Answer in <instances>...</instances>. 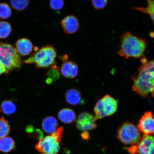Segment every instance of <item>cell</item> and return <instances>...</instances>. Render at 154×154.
Listing matches in <instances>:
<instances>
[{"instance_id": "1", "label": "cell", "mask_w": 154, "mask_h": 154, "mask_svg": "<svg viewBox=\"0 0 154 154\" xmlns=\"http://www.w3.org/2000/svg\"><path fill=\"white\" fill-rule=\"evenodd\" d=\"M140 60L142 64L138 67L137 72L132 77L134 82L132 89L143 97H147L150 93L153 97L154 60L148 61L144 57Z\"/></svg>"}, {"instance_id": "2", "label": "cell", "mask_w": 154, "mask_h": 154, "mask_svg": "<svg viewBox=\"0 0 154 154\" xmlns=\"http://www.w3.org/2000/svg\"><path fill=\"white\" fill-rule=\"evenodd\" d=\"M120 48L117 53L120 57L128 59L144 57L147 43L144 38L135 35L130 32H125L120 38Z\"/></svg>"}, {"instance_id": "3", "label": "cell", "mask_w": 154, "mask_h": 154, "mask_svg": "<svg viewBox=\"0 0 154 154\" xmlns=\"http://www.w3.org/2000/svg\"><path fill=\"white\" fill-rule=\"evenodd\" d=\"M57 55L55 48L51 45H48L42 47L24 62L28 64L34 63L38 69L51 68L57 65Z\"/></svg>"}, {"instance_id": "4", "label": "cell", "mask_w": 154, "mask_h": 154, "mask_svg": "<svg viewBox=\"0 0 154 154\" xmlns=\"http://www.w3.org/2000/svg\"><path fill=\"white\" fill-rule=\"evenodd\" d=\"M0 63L9 72L20 69L23 64L21 56L14 46L3 42H0Z\"/></svg>"}, {"instance_id": "5", "label": "cell", "mask_w": 154, "mask_h": 154, "mask_svg": "<svg viewBox=\"0 0 154 154\" xmlns=\"http://www.w3.org/2000/svg\"><path fill=\"white\" fill-rule=\"evenodd\" d=\"M117 137L125 145L131 146L139 143L142 138L138 128L128 122L124 123L118 129Z\"/></svg>"}, {"instance_id": "6", "label": "cell", "mask_w": 154, "mask_h": 154, "mask_svg": "<svg viewBox=\"0 0 154 154\" xmlns=\"http://www.w3.org/2000/svg\"><path fill=\"white\" fill-rule=\"evenodd\" d=\"M35 149L40 154H58L60 150L59 142L51 135L39 140Z\"/></svg>"}, {"instance_id": "7", "label": "cell", "mask_w": 154, "mask_h": 154, "mask_svg": "<svg viewBox=\"0 0 154 154\" xmlns=\"http://www.w3.org/2000/svg\"><path fill=\"white\" fill-rule=\"evenodd\" d=\"M95 117L89 113L82 112L79 116L76 126L79 130L82 131H88L97 128Z\"/></svg>"}, {"instance_id": "8", "label": "cell", "mask_w": 154, "mask_h": 154, "mask_svg": "<svg viewBox=\"0 0 154 154\" xmlns=\"http://www.w3.org/2000/svg\"><path fill=\"white\" fill-rule=\"evenodd\" d=\"M137 128L144 136H149L154 134V119L151 112L148 111L144 113L138 123Z\"/></svg>"}, {"instance_id": "9", "label": "cell", "mask_w": 154, "mask_h": 154, "mask_svg": "<svg viewBox=\"0 0 154 154\" xmlns=\"http://www.w3.org/2000/svg\"><path fill=\"white\" fill-rule=\"evenodd\" d=\"M60 24L65 33L72 34L75 33L80 28L78 18L72 15H67L61 21Z\"/></svg>"}, {"instance_id": "10", "label": "cell", "mask_w": 154, "mask_h": 154, "mask_svg": "<svg viewBox=\"0 0 154 154\" xmlns=\"http://www.w3.org/2000/svg\"><path fill=\"white\" fill-rule=\"evenodd\" d=\"M154 144L153 136H144L137 144V153L154 154Z\"/></svg>"}, {"instance_id": "11", "label": "cell", "mask_w": 154, "mask_h": 154, "mask_svg": "<svg viewBox=\"0 0 154 154\" xmlns=\"http://www.w3.org/2000/svg\"><path fill=\"white\" fill-rule=\"evenodd\" d=\"M60 71L61 74L65 78L74 79L78 74V66L74 61H66L61 65Z\"/></svg>"}, {"instance_id": "12", "label": "cell", "mask_w": 154, "mask_h": 154, "mask_svg": "<svg viewBox=\"0 0 154 154\" xmlns=\"http://www.w3.org/2000/svg\"><path fill=\"white\" fill-rule=\"evenodd\" d=\"M15 48L19 55L26 56L32 52L34 47L32 42L29 38H22L17 40Z\"/></svg>"}, {"instance_id": "13", "label": "cell", "mask_w": 154, "mask_h": 154, "mask_svg": "<svg viewBox=\"0 0 154 154\" xmlns=\"http://www.w3.org/2000/svg\"><path fill=\"white\" fill-rule=\"evenodd\" d=\"M65 98L67 103L72 105L75 106L84 103L81 93L74 88L69 90L66 92Z\"/></svg>"}, {"instance_id": "14", "label": "cell", "mask_w": 154, "mask_h": 154, "mask_svg": "<svg viewBox=\"0 0 154 154\" xmlns=\"http://www.w3.org/2000/svg\"><path fill=\"white\" fill-rule=\"evenodd\" d=\"M102 99L103 101L107 116L114 114L118 108V101L108 95H105Z\"/></svg>"}, {"instance_id": "15", "label": "cell", "mask_w": 154, "mask_h": 154, "mask_svg": "<svg viewBox=\"0 0 154 154\" xmlns=\"http://www.w3.org/2000/svg\"><path fill=\"white\" fill-rule=\"evenodd\" d=\"M58 117L61 122L64 124H70L76 120L75 112L70 108H64L61 109L58 113Z\"/></svg>"}, {"instance_id": "16", "label": "cell", "mask_w": 154, "mask_h": 154, "mask_svg": "<svg viewBox=\"0 0 154 154\" xmlns=\"http://www.w3.org/2000/svg\"><path fill=\"white\" fill-rule=\"evenodd\" d=\"M58 123L57 119L53 116H48L43 119L42 128L44 131L52 134L57 129Z\"/></svg>"}, {"instance_id": "17", "label": "cell", "mask_w": 154, "mask_h": 154, "mask_svg": "<svg viewBox=\"0 0 154 154\" xmlns=\"http://www.w3.org/2000/svg\"><path fill=\"white\" fill-rule=\"evenodd\" d=\"M15 148V142L10 137H5L0 139V151L9 153Z\"/></svg>"}, {"instance_id": "18", "label": "cell", "mask_w": 154, "mask_h": 154, "mask_svg": "<svg viewBox=\"0 0 154 154\" xmlns=\"http://www.w3.org/2000/svg\"><path fill=\"white\" fill-rule=\"evenodd\" d=\"M16 107L14 103L10 100H5L0 104V112L7 115H11L15 112Z\"/></svg>"}, {"instance_id": "19", "label": "cell", "mask_w": 154, "mask_h": 154, "mask_svg": "<svg viewBox=\"0 0 154 154\" xmlns=\"http://www.w3.org/2000/svg\"><path fill=\"white\" fill-rule=\"evenodd\" d=\"M12 31V27L9 22L0 21V39H5L8 38Z\"/></svg>"}, {"instance_id": "20", "label": "cell", "mask_w": 154, "mask_h": 154, "mask_svg": "<svg viewBox=\"0 0 154 154\" xmlns=\"http://www.w3.org/2000/svg\"><path fill=\"white\" fill-rule=\"evenodd\" d=\"M94 112L95 113L96 120H99L107 117L103 101L102 99L98 101L94 107Z\"/></svg>"}, {"instance_id": "21", "label": "cell", "mask_w": 154, "mask_h": 154, "mask_svg": "<svg viewBox=\"0 0 154 154\" xmlns=\"http://www.w3.org/2000/svg\"><path fill=\"white\" fill-rule=\"evenodd\" d=\"M148 5L146 7H135L134 9L149 15L153 23L154 20V2L153 1L148 0Z\"/></svg>"}, {"instance_id": "22", "label": "cell", "mask_w": 154, "mask_h": 154, "mask_svg": "<svg viewBox=\"0 0 154 154\" xmlns=\"http://www.w3.org/2000/svg\"><path fill=\"white\" fill-rule=\"evenodd\" d=\"M11 7L17 11H23L28 7L30 1L28 0H13L10 2Z\"/></svg>"}, {"instance_id": "23", "label": "cell", "mask_w": 154, "mask_h": 154, "mask_svg": "<svg viewBox=\"0 0 154 154\" xmlns=\"http://www.w3.org/2000/svg\"><path fill=\"white\" fill-rule=\"evenodd\" d=\"M11 131V127L8 121L3 117L0 118V139L8 135Z\"/></svg>"}, {"instance_id": "24", "label": "cell", "mask_w": 154, "mask_h": 154, "mask_svg": "<svg viewBox=\"0 0 154 154\" xmlns=\"http://www.w3.org/2000/svg\"><path fill=\"white\" fill-rule=\"evenodd\" d=\"M51 68V69L48 71L47 73L48 78L46 80V82L48 84H51L53 82L57 80L60 77L59 69L57 65Z\"/></svg>"}, {"instance_id": "25", "label": "cell", "mask_w": 154, "mask_h": 154, "mask_svg": "<svg viewBox=\"0 0 154 154\" xmlns=\"http://www.w3.org/2000/svg\"><path fill=\"white\" fill-rule=\"evenodd\" d=\"M12 15L10 7L7 4L0 3V18L5 19L10 18Z\"/></svg>"}, {"instance_id": "26", "label": "cell", "mask_w": 154, "mask_h": 154, "mask_svg": "<svg viewBox=\"0 0 154 154\" xmlns=\"http://www.w3.org/2000/svg\"><path fill=\"white\" fill-rule=\"evenodd\" d=\"M64 5V2L62 0H51L49 2L50 8L56 11L61 10Z\"/></svg>"}, {"instance_id": "27", "label": "cell", "mask_w": 154, "mask_h": 154, "mask_svg": "<svg viewBox=\"0 0 154 154\" xmlns=\"http://www.w3.org/2000/svg\"><path fill=\"white\" fill-rule=\"evenodd\" d=\"M107 0H92V5L96 9H102L104 8L108 3Z\"/></svg>"}, {"instance_id": "28", "label": "cell", "mask_w": 154, "mask_h": 154, "mask_svg": "<svg viewBox=\"0 0 154 154\" xmlns=\"http://www.w3.org/2000/svg\"><path fill=\"white\" fill-rule=\"evenodd\" d=\"M63 128L62 127H59L53 134H51L56 140L59 142H61L62 140Z\"/></svg>"}, {"instance_id": "29", "label": "cell", "mask_w": 154, "mask_h": 154, "mask_svg": "<svg viewBox=\"0 0 154 154\" xmlns=\"http://www.w3.org/2000/svg\"><path fill=\"white\" fill-rule=\"evenodd\" d=\"M8 73L9 72L6 69L5 66L0 63V76L4 74H8Z\"/></svg>"}, {"instance_id": "30", "label": "cell", "mask_w": 154, "mask_h": 154, "mask_svg": "<svg viewBox=\"0 0 154 154\" xmlns=\"http://www.w3.org/2000/svg\"><path fill=\"white\" fill-rule=\"evenodd\" d=\"M82 139L84 140H88L90 138L89 133L88 131L83 132L81 135Z\"/></svg>"}, {"instance_id": "31", "label": "cell", "mask_w": 154, "mask_h": 154, "mask_svg": "<svg viewBox=\"0 0 154 154\" xmlns=\"http://www.w3.org/2000/svg\"><path fill=\"white\" fill-rule=\"evenodd\" d=\"M26 130V132H27L28 133L30 134L33 132L34 129L33 127L32 126H29L27 127Z\"/></svg>"}]
</instances>
